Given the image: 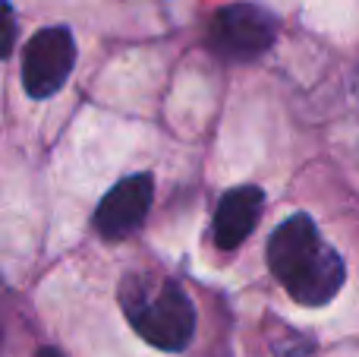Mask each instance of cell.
<instances>
[{
	"label": "cell",
	"mask_w": 359,
	"mask_h": 357,
	"mask_svg": "<svg viewBox=\"0 0 359 357\" xmlns=\"http://www.w3.org/2000/svg\"><path fill=\"white\" fill-rule=\"evenodd\" d=\"M268 269L303 307H322L344 285V259L322 244L309 215H293L271 234Z\"/></svg>",
	"instance_id": "obj_1"
},
{
	"label": "cell",
	"mask_w": 359,
	"mask_h": 357,
	"mask_svg": "<svg viewBox=\"0 0 359 357\" xmlns=\"http://www.w3.org/2000/svg\"><path fill=\"white\" fill-rule=\"evenodd\" d=\"M120 307L133 329L161 351H183L196 335V310L174 278L133 272L120 282Z\"/></svg>",
	"instance_id": "obj_2"
},
{
	"label": "cell",
	"mask_w": 359,
	"mask_h": 357,
	"mask_svg": "<svg viewBox=\"0 0 359 357\" xmlns=\"http://www.w3.org/2000/svg\"><path fill=\"white\" fill-rule=\"evenodd\" d=\"M278 38V22L268 10L255 4H230L221 6L211 19L208 48L221 60L246 63L262 57Z\"/></svg>",
	"instance_id": "obj_3"
},
{
	"label": "cell",
	"mask_w": 359,
	"mask_h": 357,
	"mask_svg": "<svg viewBox=\"0 0 359 357\" xmlns=\"http://www.w3.org/2000/svg\"><path fill=\"white\" fill-rule=\"evenodd\" d=\"M76 63V41L67 25H48L29 38L22 54V86L32 98H50L69 79Z\"/></svg>",
	"instance_id": "obj_4"
},
{
	"label": "cell",
	"mask_w": 359,
	"mask_h": 357,
	"mask_svg": "<svg viewBox=\"0 0 359 357\" xmlns=\"http://www.w3.org/2000/svg\"><path fill=\"white\" fill-rule=\"evenodd\" d=\"M155 200L151 174H130L107 190V196L95 209V231L104 240H123L145 221Z\"/></svg>",
	"instance_id": "obj_5"
},
{
	"label": "cell",
	"mask_w": 359,
	"mask_h": 357,
	"mask_svg": "<svg viewBox=\"0 0 359 357\" xmlns=\"http://www.w3.org/2000/svg\"><path fill=\"white\" fill-rule=\"evenodd\" d=\"M262 202L265 196L259 187H236L221 196L215 212V244L221 250H236L252 234L262 219Z\"/></svg>",
	"instance_id": "obj_6"
},
{
	"label": "cell",
	"mask_w": 359,
	"mask_h": 357,
	"mask_svg": "<svg viewBox=\"0 0 359 357\" xmlns=\"http://www.w3.org/2000/svg\"><path fill=\"white\" fill-rule=\"evenodd\" d=\"M6 13V22H4V54H10L13 51V35H16V19H13V6L6 4L4 6Z\"/></svg>",
	"instance_id": "obj_7"
},
{
	"label": "cell",
	"mask_w": 359,
	"mask_h": 357,
	"mask_svg": "<svg viewBox=\"0 0 359 357\" xmlns=\"http://www.w3.org/2000/svg\"><path fill=\"white\" fill-rule=\"evenodd\" d=\"M35 357H63V354L57 351V348H41V351H38Z\"/></svg>",
	"instance_id": "obj_8"
}]
</instances>
